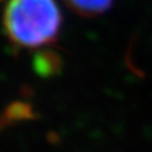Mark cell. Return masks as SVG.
Wrapping results in <instances>:
<instances>
[{
  "label": "cell",
  "instance_id": "6da1fadb",
  "mask_svg": "<svg viewBox=\"0 0 152 152\" xmlns=\"http://www.w3.org/2000/svg\"><path fill=\"white\" fill-rule=\"evenodd\" d=\"M62 15L55 0H9L3 27L9 41L23 48L55 43L60 36Z\"/></svg>",
  "mask_w": 152,
  "mask_h": 152
},
{
  "label": "cell",
  "instance_id": "7a4b0ae2",
  "mask_svg": "<svg viewBox=\"0 0 152 152\" xmlns=\"http://www.w3.org/2000/svg\"><path fill=\"white\" fill-rule=\"evenodd\" d=\"M37 114L32 104L28 102H13L0 114V131L12 127L17 123L36 119Z\"/></svg>",
  "mask_w": 152,
  "mask_h": 152
},
{
  "label": "cell",
  "instance_id": "3957f363",
  "mask_svg": "<svg viewBox=\"0 0 152 152\" xmlns=\"http://www.w3.org/2000/svg\"><path fill=\"white\" fill-rule=\"evenodd\" d=\"M33 69L42 77H53L62 70L61 55L53 50H42L33 57Z\"/></svg>",
  "mask_w": 152,
  "mask_h": 152
},
{
  "label": "cell",
  "instance_id": "277c9868",
  "mask_svg": "<svg viewBox=\"0 0 152 152\" xmlns=\"http://www.w3.org/2000/svg\"><path fill=\"white\" fill-rule=\"evenodd\" d=\"M64 3L77 15L90 18L108 12L114 0H64Z\"/></svg>",
  "mask_w": 152,
  "mask_h": 152
},
{
  "label": "cell",
  "instance_id": "5b68a950",
  "mask_svg": "<svg viewBox=\"0 0 152 152\" xmlns=\"http://www.w3.org/2000/svg\"><path fill=\"white\" fill-rule=\"evenodd\" d=\"M0 1H1V0H0Z\"/></svg>",
  "mask_w": 152,
  "mask_h": 152
}]
</instances>
